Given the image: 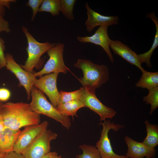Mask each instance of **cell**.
Segmentation results:
<instances>
[{
	"mask_svg": "<svg viewBox=\"0 0 158 158\" xmlns=\"http://www.w3.org/2000/svg\"><path fill=\"white\" fill-rule=\"evenodd\" d=\"M99 125H102V130L101 133L99 140L96 143V147L99 152L101 158H129L126 155H118L113 151L108 136L109 131L113 130L117 131L124 126L118 124H115L110 120L100 122Z\"/></svg>",
	"mask_w": 158,
	"mask_h": 158,
	"instance_id": "52a82bcc",
	"label": "cell"
},
{
	"mask_svg": "<svg viewBox=\"0 0 158 158\" xmlns=\"http://www.w3.org/2000/svg\"><path fill=\"white\" fill-rule=\"evenodd\" d=\"M16 1L15 0H0V15L4 16L5 12V7L10 9L11 3Z\"/></svg>",
	"mask_w": 158,
	"mask_h": 158,
	"instance_id": "83f0119b",
	"label": "cell"
},
{
	"mask_svg": "<svg viewBox=\"0 0 158 158\" xmlns=\"http://www.w3.org/2000/svg\"><path fill=\"white\" fill-rule=\"evenodd\" d=\"M76 0H60V11L67 19H74L73 9Z\"/></svg>",
	"mask_w": 158,
	"mask_h": 158,
	"instance_id": "603a6c76",
	"label": "cell"
},
{
	"mask_svg": "<svg viewBox=\"0 0 158 158\" xmlns=\"http://www.w3.org/2000/svg\"><path fill=\"white\" fill-rule=\"evenodd\" d=\"M38 12H48L54 16L59 15L60 12V0H43Z\"/></svg>",
	"mask_w": 158,
	"mask_h": 158,
	"instance_id": "44dd1931",
	"label": "cell"
},
{
	"mask_svg": "<svg viewBox=\"0 0 158 158\" xmlns=\"http://www.w3.org/2000/svg\"><path fill=\"white\" fill-rule=\"evenodd\" d=\"M5 154H0V158H4Z\"/></svg>",
	"mask_w": 158,
	"mask_h": 158,
	"instance_id": "d590c367",
	"label": "cell"
},
{
	"mask_svg": "<svg viewBox=\"0 0 158 158\" xmlns=\"http://www.w3.org/2000/svg\"><path fill=\"white\" fill-rule=\"evenodd\" d=\"M108 27L106 25L99 26L92 36H78L76 39L81 43H90L101 46L107 54L110 61L113 63L114 59L110 49L109 44L111 40L108 33Z\"/></svg>",
	"mask_w": 158,
	"mask_h": 158,
	"instance_id": "7c38bea8",
	"label": "cell"
},
{
	"mask_svg": "<svg viewBox=\"0 0 158 158\" xmlns=\"http://www.w3.org/2000/svg\"><path fill=\"white\" fill-rule=\"evenodd\" d=\"M109 46L114 53L132 65L137 66L142 72L145 70L139 61L138 54L127 45L120 41L111 40Z\"/></svg>",
	"mask_w": 158,
	"mask_h": 158,
	"instance_id": "5bb4252c",
	"label": "cell"
},
{
	"mask_svg": "<svg viewBox=\"0 0 158 158\" xmlns=\"http://www.w3.org/2000/svg\"><path fill=\"white\" fill-rule=\"evenodd\" d=\"M56 158H61V157L60 156H58V155L56 157Z\"/></svg>",
	"mask_w": 158,
	"mask_h": 158,
	"instance_id": "8d00e7d4",
	"label": "cell"
},
{
	"mask_svg": "<svg viewBox=\"0 0 158 158\" xmlns=\"http://www.w3.org/2000/svg\"><path fill=\"white\" fill-rule=\"evenodd\" d=\"M148 95L143 97V101L151 105V114L158 107V87L150 89Z\"/></svg>",
	"mask_w": 158,
	"mask_h": 158,
	"instance_id": "d4e9b609",
	"label": "cell"
},
{
	"mask_svg": "<svg viewBox=\"0 0 158 158\" xmlns=\"http://www.w3.org/2000/svg\"><path fill=\"white\" fill-rule=\"evenodd\" d=\"M79 100L84 107L89 108L98 114L100 121H104L107 118L111 119L116 114V112L113 109L106 106L100 101L96 96L95 92L84 88Z\"/></svg>",
	"mask_w": 158,
	"mask_h": 158,
	"instance_id": "9c48e42d",
	"label": "cell"
},
{
	"mask_svg": "<svg viewBox=\"0 0 158 158\" xmlns=\"http://www.w3.org/2000/svg\"><path fill=\"white\" fill-rule=\"evenodd\" d=\"M43 0H29L26 3L27 6L31 7L32 10V15L31 20H34L35 16L38 12L39 8Z\"/></svg>",
	"mask_w": 158,
	"mask_h": 158,
	"instance_id": "484cf974",
	"label": "cell"
},
{
	"mask_svg": "<svg viewBox=\"0 0 158 158\" xmlns=\"http://www.w3.org/2000/svg\"><path fill=\"white\" fill-rule=\"evenodd\" d=\"M74 65L82 71L83 76L79 80L83 87L88 90L95 92L109 79V69L105 65H99L89 60L78 59Z\"/></svg>",
	"mask_w": 158,
	"mask_h": 158,
	"instance_id": "7a4b0ae2",
	"label": "cell"
},
{
	"mask_svg": "<svg viewBox=\"0 0 158 158\" xmlns=\"http://www.w3.org/2000/svg\"><path fill=\"white\" fill-rule=\"evenodd\" d=\"M3 16L0 15V32H5L9 33L11 31L9 23L4 18Z\"/></svg>",
	"mask_w": 158,
	"mask_h": 158,
	"instance_id": "f1b7e54d",
	"label": "cell"
},
{
	"mask_svg": "<svg viewBox=\"0 0 158 158\" xmlns=\"http://www.w3.org/2000/svg\"><path fill=\"white\" fill-rule=\"evenodd\" d=\"M136 86L149 90L158 87V72H151L145 70Z\"/></svg>",
	"mask_w": 158,
	"mask_h": 158,
	"instance_id": "ac0fdd59",
	"label": "cell"
},
{
	"mask_svg": "<svg viewBox=\"0 0 158 158\" xmlns=\"http://www.w3.org/2000/svg\"><path fill=\"white\" fill-rule=\"evenodd\" d=\"M147 135L142 143L147 147L154 149L158 144V127L150 123L148 120L145 122Z\"/></svg>",
	"mask_w": 158,
	"mask_h": 158,
	"instance_id": "d6986e66",
	"label": "cell"
},
{
	"mask_svg": "<svg viewBox=\"0 0 158 158\" xmlns=\"http://www.w3.org/2000/svg\"><path fill=\"white\" fill-rule=\"evenodd\" d=\"M145 158H150V157H145Z\"/></svg>",
	"mask_w": 158,
	"mask_h": 158,
	"instance_id": "74e56055",
	"label": "cell"
},
{
	"mask_svg": "<svg viewBox=\"0 0 158 158\" xmlns=\"http://www.w3.org/2000/svg\"><path fill=\"white\" fill-rule=\"evenodd\" d=\"M83 90L84 88L82 87L79 90L72 92L60 91L59 92V104L73 100H79Z\"/></svg>",
	"mask_w": 158,
	"mask_h": 158,
	"instance_id": "7402d4cb",
	"label": "cell"
},
{
	"mask_svg": "<svg viewBox=\"0 0 158 158\" xmlns=\"http://www.w3.org/2000/svg\"><path fill=\"white\" fill-rule=\"evenodd\" d=\"M148 18H150L155 24L156 31L154 40L150 49L145 53L138 54V60L141 64L143 63H146L147 66L149 68L152 67L150 58L155 49L158 46V19L155 15V13L152 12L147 13L146 15Z\"/></svg>",
	"mask_w": 158,
	"mask_h": 158,
	"instance_id": "e0dca14e",
	"label": "cell"
},
{
	"mask_svg": "<svg viewBox=\"0 0 158 158\" xmlns=\"http://www.w3.org/2000/svg\"><path fill=\"white\" fill-rule=\"evenodd\" d=\"M21 29L25 35L28 42L26 50L28 58L24 65H20L21 67L28 72L33 73V69L38 64H42L43 60L42 56L56 43L48 42L41 43L38 42L29 32L28 28L23 26Z\"/></svg>",
	"mask_w": 158,
	"mask_h": 158,
	"instance_id": "277c9868",
	"label": "cell"
},
{
	"mask_svg": "<svg viewBox=\"0 0 158 158\" xmlns=\"http://www.w3.org/2000/svg\"><path fill=\"white\" fill-rule=\"evenodd\" d=\"M87 18L85 25L88 32H91L95 28L98 26H108L117 24L119 18L116 16H106L95 11L89 6L87 3L85 4Z\"/></svg>",
	"mask_w": 158,
	"mask_h": 158,
	"instance_id": "4fadbf2b",
	"label": "cell"
},
{
	"mask_svg": "<svg viewBox=\"0 0 158 158\" xmlns=\"http://www.w3.org/2000/svg\"><path fill=\"white\" fill-rule=\"evenodd\" d=\"M58 154L56 152H51L50 156L49 158H56Z\"/></svg>",
	"mask_w": 158,
	"mask_h": 158,
	"instance_id": "d6a6232c",
	"label": "cell"
},
{
	"mask_svg": "<svg viewBox=\"0 0 158 158\" xmlns=\"http://www.w3.org/2000/svg\"><path fill=\"white\" fill-rule=\"evenodd\" d=\"M4 158H24L21 154L14 151L6 154Z\"/></svg>",
	"mask_w": 158,
	"mask_h": 158,
	"instance_id": "4dcf8cb0",
	"label": "cell"
},
{
	"mask_svg": "<svg viewBox=\"0 0 158 158\" xmlns=\"http://www.w3.org/2000/svg\"><path fill=\"white\" fill-rule=\"evenodd\" d=\"M5 127L3 116L1 111L0 112V133Z\"/></svg>",
	"mask_w": 158,
	"mask_h": 158,
	"instance_id": "1f68e13d",
	"label": "cell"
},
{
	"mask_svg": "<svg viewBox=\"0 0 158 158\" xmlns=\"http://www.w3.org/2000/svg\"><path fill=\"white\" fill-rule=\"evenodd\" d=\"M51 152H50L41 158H49L51 154Z\"/></svg>",
	"mask_w": 158,
	"mask_h": 158,
	"instance_id": "836d02e7",
	"label": "cell"
},
{
	"mask_svg": "<svg viewBox=\"0 0 158 158\" xmlns=\"http://www.w3.org/2000/svg\"><path fill=\"white\" fill-rule=\"evenodd\" d=\"M58 74L54 73L42 76L36 78L33 84L34 86L47 95L55 107L59 104V93L56 85Z\"/></svg>",
	"mask_w": 158,
	"mask_h": 158,
	"instance_id": "8fae6325",
	"label": "cell"
},
{
	"mask_svg": "<svg viewBox=\"0 0 158 158\" xmlns=\"http://www.w3.org/2000/svg\"><path fill=\"white\" fill-rule=\"evenodd\" d=\"M3 104L1 102H0V112L1 111Z\"/></svg>",
	"mask_w": 158,
	"mask_h": 158,
	"instance_id": "e575fe53",
	"label": "cell"
},
{
	"mask_svg": "<svg viewBox=\"0 0 158 158\" xmlns=\"http://www.w3.org/2000/svg\"><path fill=\"white\" fill-rule=\"evenodd\" d=\"M79 148L83 153L76 156V158H101L99 152L95 147L92 145H82Z\"/></svg>",
	"mask_w": 158,
	"mask_h": 158,
	"instance_id": "cb8c5ba5",
	"label": "cell"
},
{
	"mask_svg": "<svg viewBox=\"0 0 158 158\" xmlns=\"http://www.w3.org/2000/svg\"><path fill=\"white\" fill-rule=\"evenodd\" d=\"M30 95L32 101L29 104L33 111L39 114H42L55 120L67 129L70 128L71 125L70 118L61 114L47 100L44 93L33 86Z\"/></svg>",
	"mask_w": 158,
	"mask_h": 158,
	"instance_id": "3957f363",
	"label": "cell"
},
{
	"mask_svg": "<svg viewBox=\"0 0 158 158\" xmlns=\"http://www.w3.org/2000/svg\"><path fill=\"white\" fill-rule=\"evenodd\" d=\"M49 123L45 121L37 125L26 127L18 136L13 151L22 154L33 141L47 129Z\"/></svg>",
	"mask_w": 158,
	"mask_h": 158,
	"instance_id": "ba28073f",
	"label": "cell"
},
{
	"mask_svg": "<svg viewBox=\"0 0 158 158\" xmlns=\"http://www.w3.org/2000/svg\"><path fill=\"white\" fill-rule=\"evenodd\" d=\"M5 127L19 130L23 127L40 123V115L31 108L29 104L22 102H7L1 111Z\"/></svg>",
	"mask_w": 158,
	"mask_h": 158,
	"instance_id": "6da1fadb",
	"label": "cell"
},
{
	"mask_svg": "<svg viewBox=\"0 0 158 158\" xmlns=\"http://www.w3.org/2000/svg\"><path fill=\"white\" fill-rule=\"evenodd\" d=\"M21 131L4 128L0 133V154H6L13 151L14 145Z\"/></svg>",
	"mask_w": 158,
	"mask_h": 158,
	"instance_id": "2e32d148",
	"label": "cell"
},
{
	"mask_svg": "<svg viewBox=\"0 0 158 158\" xmlns=\"http://www.w3.org/2000/svg\"><path fill=\"white\" fill-rule=\"evenodd\" d=\"M6 65V69L12 72L19 80V86H23L26 91L28 99H30L31 89L36 77L34 73L26 71L23 69L15 61L13 56L10 54L7 53L5 55Z\"/></svg>",
	"mask_w": 158,
	"mask_h": 158,
	"instance_id": "30bf717a",
	"label": "cell"
},
{
	"mask_svg": "<svg viewBox=\"0 0 158 158\" xmlns=\"http://www.w3.org/2000/svg\"><path fill=\"white\" fill-rule=\"evenodd\" d=\"M10 90L5 88H0V101L6 102L8 101L11 96Z\"/></svg>",
	"mask_w": 158,
	"mask_h": 158,
	"instance_id": "f546056e",
	"label": "cell"
},
{
	"mask_svg": "<svg viewBox=\"0 0 158 158\" xmlns=\"http://www.w3.org/2000/svg\"><path fill=\"white\" fill-rule=\"evenodd\" d=\"M4 42L3 39L0 37V68L6 67V60L4 54L5 50Z\"/></svg>",
	"mask_w": 158,
	"mask_h": 158,
	"instance_id": "4316f807",
	"label": "cell"
},
{
	"mask_svg": "<svg viewBox=\"0 0 158 158\" xmlns=\"http://www.w3.org/2000/svg\"><path fill=\"white\" fill-rule=\"evenodd\" d=\"M64 44L56 43L47 52L49 58L42 69L34 73L35 76L41 77L44 74L60 72L66 73L69 69L65 65L63 58Z\"/></svg>",
	"mask_w": 158,
	"mask_h": 158,
	"instance_id": "5b68a950",
	"label": "cell"
},
{
	"mask_svg": "<svg viewBox=\"0 0 158 158\" xmlns=\"http://www.w3.org/2000/svg\"><path fill=\"white\" fill-rule=\"evenodd\" d=\"M57 134L46 129L40 134L22 154L24 158H41L49 153L51 141Z\"/></svg>",
	"mask_w": 158,
	"mask_h": 158,
	"instance_id": "8992f818",
	"label": "cell"
},
{
	"mask_svg": "<svg viewBox=\"0 0 158 158\" xmlns=\"http://www.w3.org/2000/svg\"><path fill=\"white\" fill-rule=\"evenodd\" d=\"M128 145L127 152L126 156L130 158H143L148 157H154L156 155L155 149L149 148L140 142L133 140L127 136L125 138Z\"/></svg>",
	"mask_w": 158,
	"mask_h": 158,
	"instance_id": "9a60e30c",
	"label": "cell"
},
{
	"mask_svg": "<svg viewBox=\"0 0 158 158\" xmlns=\"http://www.w3.org/2000/svg\"><path fill=\"white\" fill-rule=\"evenodd\" d=\"M84 107L79 100H73L59 104L56 107L58 111L64 116L78 117L76 114L78 110Z\"/></svg>",
	"mask_w": 158,
	"mask_h": 158,
	"instance_id": "ffe728a7",
	"label": "cell"
}]
</instances>
